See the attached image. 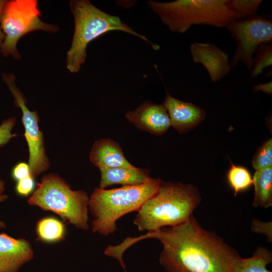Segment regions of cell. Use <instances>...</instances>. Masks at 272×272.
I'll return each mask as SVG.
<instances>
[{"mask_svg": "<svg viewBox=\"0 0 272 272\" xmlns=\"http://www.w3.org/2000/svg\"><path fill=\"white\" fill-rule=\"evenodd\" d=\"M227 178L234 195L245 191L253 184V179L249 171L245 167L231 164Z\"/></svg>", "mask_w": 272, "mask_h": 272, "instance_id": "d6986e66", "label": "cell"}, {"mask_svg": "<svg viewBox=\"0 0 272 272\" xmlns=\"http://www.w3.org/2000/svg\"><path fill=\"white\" fill-rule=\"evenodd\" d=\"M37 0L6 1L1 15V28L5 35L0 52L6 57L10 55L19 60L21 55L17 48L20 39L27 33L40 30L56 33L59 27L42 21Z\"/></svg>", "mask_w": 272, "mask_h": 272, "instance_id": "52a82bcc", "label": "cell"}, {"mask_svg": "<svg viewBox=\"0 0 272 272\" xmlns=\"http://www.w3.org/2000/svg\"><path fill=\"white\" fill-rule=\"evenodd\" d=\"M70 7L74 18L75 29L72 44L67 52L66 66L72 73L79 72L85 62L89 43L109 31L117 30L129 33L149 43L155 50L160 48L159 45L122 22L118 17L102 11L88 0H72Z\"/></svg>", "mask_w": 272, "mask_h": 272, "instance_id": "277c9868", "label": "cell"}, {"mask_svg": "<svg viewBox=\"0 0 272 272\" xmlns=\"http://www.w3.org/2000/svg\"><path fill=\"white\" fill-rule=\"evenodd\" d=\"M125 116L139 129L155 135L163 134L171 126L168 113L162 104L145 102L135 110L127 112Z\"/></svg>", "mask_w": 272, "mask_h": 272, "instance_id": "8fae6325", "label": "cell"}, {"mask_svg": "<svg viewBox=\"0 0 272 272\" xmlns=\"http://www.w3.org/2000/svg\"><path fill=\"white\" fill-rule=\"evenodd\" d=\"M262 0H228L229 8L240 18H247L257 15Z\"/></svg>", "mask_w": 272, "mask_h": 272, "instance_id": "44dd1931", "label": "cell"}, {"mask_svg": "<svg viewBox=\"0 0 272 272\" xmlns=\"http://www.w3.org/2000/svg\"><path fill=\"white\" fill-rule=\"evenodd\" d=\"M33 256L34 252L27 240L0 234V272H18Z\"/></svg>", "mask_w": 272, "mask_h": 272, "instance_id": "4fadbf2b", "label": "cell"}, {"mask_svg": "<svg viewBox=\"0 0 272 272\" xmlns=\"http://www.w3.org/2000/svg\"><path fill=\"white\" fill-rule=\"evenodd\" d=\"M37 185L27 200L29 205L53 212L80 229L89 228V197L85 191L72 190L65 180L53 173L44 175Z\"/></svg>", "mask_w": 272, "mask_h": 272, "instance_id": "8992f818", "label": "cell"}, {"mask_svg": "<svg viewBox=\"0 0 272 272\" xmlns=\"http://www.w3.org/2000/svg\"><path fill=\"white\" fill-rule=\"evenodd\" d=\"M16 122L15 117H10L3 121L0 125V146L7 144L16 134L11 133V130Z\"/></svg>", "mask_w": 272, "mask_h": 272, "instance_id": "603a6c76", "label": "cell"}, {"mask_svg": "<svg viewBox=\"0 0 272 272\" xmlns=\"http://www.w3.org/2000/svg\"><path fill=\"white\" fill-rule=\"evenodd\" d=\"M255 171L272 166V140L265 141L258 149L252 160Z\"/></svg>", "mask_w": 272, "mask_h": 272, "instance_id": "7402d4cb", "label": "cell"}, {"mask_svg": "<svg viewBox=\"0 0 272 272\" xmlns=\"http://www.w3.org/2000/svg\"><path fill=\"white\" fill-rule=\"evenodd\" d=\"M272 64V42L261 44L253 57L252 67L250 71L252 78L263 74L264 69Z\"/></svg>", "mask_w": 272, "mask_h": 272, "instance_id": "ffe728a7", "label": "cell"}, {"mask_svg": "<svg viewBox=\"0 0 272 272\" xmlns=\"http://www.w3.org/2000/svg\"><path fill=\"white\" fill-rule=\"evenodd\" d=\"M162 105L169 117L171 126L180 133L196 126L206 116V111L190 102L179 100L170 95L166 89V97Z\"/></svg>", "mask_w": 272, "mask_h": 272, "instance_id": "7c38bea8", "label": "cell"}, {"mask_svg": "<svg viewBox=\"0 0 272 272\" xmlns=\"http://www.w3.org/2000/svg\"><path fill=\"white\" fill-rule=\"evenodd\" d=\"M90 160L99 169L132 166L125 158L120 145L109 139H100L95 142Z\"/></svg>", "mask_w": 272, "mask_h": 272, "instance_id": "5bb4252c", "label": "cell"}, {"mask_svg": "<svg viewBox=\"0 0 272 272\" xmlns=\"http://www.w3.org/2000/svg\"><path fill=\"white\" fill-rule=\"evenodd\" d=\"M156 238L163 249L159 262L166 272H240L242 258L216 233L202 228L193 215L184 223L162 228L136 238L137 242Z\"/></svg>", "mask_w": 272, "mask_h": 272, "instance_id": "6da1fadb", "label": "cell"}, {"mask_svg": "<svg viewBox=\"0 0 272 272\" xmlns=\"http://www.w3.org/2000/svg\"><path fill=\"white\" fill-rule=\"evenodd\" d=\"M189 49L193 62L204 66L213 82H218L230 72L231 66L228 54L215 44L193 42Z\"/></svg>", "mask_w": 272, "mask_h": 272, "instance_id": "30bf717a", "label": "cell"}, {"mask_svg": "<svg viewBox=\"0 0 272 272\" xmlns=\"http://www.w3.org/2000/svg\"><path fill=\"white\" fill-rule=\"evenodd\" d=\"M161 182L160 178L150 177L138 185H123L111 189L96 188L88 205L94 218L92 232L104 236L114 233L117 230V220L130 212H138L157 191Z\"/></svg>", "mask_w": 272, "mask_h": 272, "instance_id": "3957f363", "label": "cell"}, {"mask_svg": "<svg viewBox=\"0 0 272 272\" xmlns=\"http://www.w3.org/2000/svg\"><path fill=\"white\" fill-rule=\"evenodd\" d=\"M12 176L18 181L31 176L29 165L24 162L18 164L13 168Z\"/></svg>", "mask_w": 272, "mask_h": 272, "instance_id": "484cf974", "label": "cell"}, {"mask_svg": "<svg viewBox=\"0 0 272 272\" xmlns=\"http://www.w3.org/2000/svg\"><path fill=\"white\" fill-rule=\"evenodd\" d=\"M271 261V252L265 247L258 246L252 256L242 258L240 272H271L266 268Z\"/></svg>", "mask_w": 272, "mask_h": 272, "instance_id": "ac0fdd59", "label": "cell"}, {"mask_svg": "<svg viewBox=\"0 0 272 272\" xmlns=\"http://www.w3.org/2000/svg\"><path fill=\"white\" fill-rule=\"evenodd\" d=\"M228 0H176L170 2L149 1L148 4L168 29L184 33L193 25L226 28L240 19L228 5Z\"/></svg>", "mask_w": 272, "mask_h": 272, "instance_id": "5b68a950", "label": "cell"}, {"mask_svg": "<svg viewBox=\"0 0 272 272\" xmlns=\"http://www.w3.org/2000/svg\"><path fill=\"white\" fill-rule=\"evenodd\" d=\"M36 232L39 239L54 242L62 239L65 234V227L64 224L57 219L46 217L38 222Z\"/></svg>", "mask_w": 272, "mask_h": 272, "instance_id": "e0dca14e", "label": "cell"}, {"mask_svg": "<svg viewBox=\"0 0 272 272\" xmlns=\"http://www.w3.org/2000/svg\"><path fill=\"white\" fill-rule=\"evenodd\" d=\"M251 230L253 232L265 235L267 240L271 242V222H263L257 219H254L251 223Z\"/></svg>", "mask_w": 272, "mask_h": 272, "instance_id": "cb8c5ba5", "label": "cell"}, {"mask_svg": "<svg viewBox=\"0 0 272 272\" xmlns=\"http://www.w3.org/2000/svg\"><path fill=\"white\" fill-rule=\"evenodd\" d=\"M253 179L254 187L252 205L266 209L272 206V166L255 171Z\"/></svg>", "mask_w": 272, "mask_h": 272, "instance_id": "2e32d148", "label": "cell"}, {"mask_svg": "<svg viewBox=\"0 0 272 272\" xmlns=\"http://www.w3.org/2000/svg\"><path fill=\"white\" fill-rule=\"evenodd\" d=\"M226 28L237 45L230 62L231 67L240 62L250 72L254 54L259 46L272 41L271 21L257 15L234 20Z\"/></svg>", "mask_w": 272, "mask_h": 272, "instance_id": "ba28073f", "label": "cell"}, {"mask_svg": "<svg viewBox=\"0 0 272 272\" xmlns=\"http://www.w3.org/2000/svg\"><path fill=\"white\" fill-rule=\"evenodd\" d=\"M6 0H0V18H1V12L2 11L3 8L5 4L6 3ZM5 38V35L1 29V25H0V48L3 41H4ZM0 63H1V61H0Z\"/></svg>", "mask_w": 272, "mask_h": 272, "instance_id": "83f0119b", "label": "cell"}, {"mask_svg": "<svg viewBox=\"0 0 272 272\" xmlns=\"http://www.w3.org/2000/svg\"><path fill=\"white\" fill-rule=\"evenodd\" d=\"M34 187V178L30 176L25 179L18 181L16 190L17 192L23 196L28 195L33 190Z\"/></svg>", "mask_w": 272, "mask_h": 272, "instance_id": "d4e9b609", "label": "cell"}, {"mask_svg": "<svg viewBox=\"0 0 272 272\" xmlns=\"http://www.w3.org/2000/svg\"><path fill=\"white\" fill-rule=\"evenodd\" d=\"M5 190V182L0 180V194Z\"/></svg>", "mask_w": 272, "mask_h": 272, "instance_id": "f546056e", "label": "cell"}, {"mask_svg": "<svg viewBox=\"0 0 272 272\" xmlns=\"http://www.w3.org/2000/svg\"><path fill=\"white\" fill-rule=\"evenodd\" d=\"M1 76L14 98L15 104L22 112V121L25 128L24 136L29 152L28 165L31 176L34 179L49 167L45 153L43 134L39 128V117L36 111H31L27 108L26 99L16 85L15 76L12 74L3 73Z\"/></svg>", "mask_w": 272, "mask_h": 272, "instance_id": "9c48e42d", "label": "cell"}, {"mask_svg": "<svg viewBox=\"0 0 272 272\" xmlns=\"http://www.w3.org/2000/svg\"><path fill=\"white\" fill-rule=\"evenodd\" d=\"M100 170L101 179L99 188L103 189L114 184L138 185L143 184L150 178L148 170L133 165L101 169Z\"/></svg>", "mask_w": 272, "mask_h": 272, "instance_id": "9a60e30c", "label": "cell"}, {"mask_svg": "<svg viewBox=\"0 0 272 272\" xmlns=\"http://www.w3.org/2000/svg\"><path fill=\"white\" fill-rule=\"evenodd\" d=\"M8 196L5 194H0V202L4 201L7 199ZM6 227V225L4 222L0 221V229L4 228Z\"/></svg>", "mask_w": 272, "mask_h": 272, "instance_id": "f1b7e54d", "label": "cell"}, {"mask_svg": "<svg viewBox=\"0 0 272 272\" xmlns=\"http://www.w3.org/2000/svg\"><path fill=\"white\" fill-rule=\"evenodd\" d=\"M254 91H262L265 93L269 95L271 94L272 92V82H270L264 84H259L253 86V89Z\"/></svg>", "mask_w": 272, "mask_h": 272, "instance_id": "4316f807", "label": "cell"}, {"mask_svg": "<svg viewBox=\"0 0 272 272\" xmlns=\"http://www.w3.org/2000/svg\"><path fill=\"white\" fill-rule=\"evenodd\" d=\"M201 201L192 184L161 181L157 191L138 211L133 224L139 231H155L186 222Z\"/></svg>", "mask_w": 272, "mask_h": 272, "instance_id": "7a4b0ae2", "label": "cell"}]
</instances>
